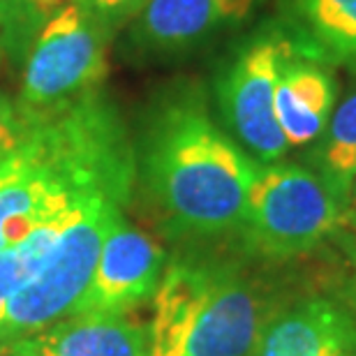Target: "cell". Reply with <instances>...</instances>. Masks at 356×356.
I'll return each instance as SVG.
<instances>
[{"instance_id":"8992f818","label":"cell","mask_w":356,"mask_h":356,"mask_svg":"<svg viewBox=\"0 0 356 356\" xmlns=\"http://www.w3.org/2000/svg\"><path fill=\"white\" fill-rule=\"evenodd\" d=\"M291 42L282 26L250 35L220 70L216 97L227 134L259 162L273 165L289 151L275 120V83Z\"/></svg>"},{"instance_id":"ba28073f","label":"cell","mask_w":356,"mask_h":356,"mask_svg":"<svg viewBox=\"0 0 356 356\" xmlns=\"http://www.w3.org/2000/svg\"><path fill=\"white\" fill-rule=\"evenodd\" d=\"M167 268V254L125 216L106 234L95 273L76 312L125 315L151 301Z\"/></svg>"},{"instance_id":"7a4b0ae2","label":"cell","mask_w":356,"mask_h":356,"mask_svg":"<svg viewBox=\"0 0 356 356\" xmlns=\"http://www.w3.org/2000/svg\"><path fill=\"white\" fill-rule=\"evenodd\" d=\"M277 301L238 261L178 254L153 296L148 356H254Z\"/></svg>"},{"instance_id":"30bf717a","label":"cell","mask_w":356,"mask_h":356,"mask_svg":"<svg viewBox=\"0 0 356 356\" xmlns=\"http://www.w3.org/2000/svg\"><path fill=\"white\" fill-rule=\"evenodd\" d=\"M254 356H356V322L326 298L298 301L275 312Z\"/></svg>"},{"instance_id":"9c48e42d","label":"cell","mask_w":356,"mask_h":356,"mask_svg":"<svg viewBox=\"0 0 356 356\" xmlns=\"http://www.w3.org/2000/svg\"><path fill=\"white\" fill-rule=\"evenodd\" d=\"M24 146L0 162V250L21 243L35 229L65 216L81 199Z\"/></svg>"},{"instance_id":"9a60e30c","label":"cell","mask_w":356,"mask_h":356,"mask_svg":"<svg viewBox=\"0 0 356 356\" xmlns=\"http://www.w3.org/2000/svg\"><path fill=\"white\" fill-rule=\"evenodd\" d=\"M70 213L42 225L40 229H35L21 243L7 248V250H0V319H3L7 301L44 264L47 254L54 248L56 236L65 227Z\"/></svg>"},{"instance_id":"e0dca14e","label":"cell","mask_w":356,"mask_h":356,"mask_svg":"<svg viewBox=\"0 0 356 356\" xmlns=\"http://www.w3.org/2000/svg\"><path fill=\"white\" fill-rule=\"evenodd\" d=\"M28 132H31V118L17 99L0 92V162H5L24 144Z\"/></svg>"},{"instance_id":"277c9868","label":"cell","mask_w":356,"mask_h":356,"mask_svg":"<svg viewBox=\"0 0 356 356\" xmlns=\"http://www.w3.org/2000/svg\"><path fill=\"white\" fill-rule=\"evenodd\" d=\"M345 222V206L315 169L273 162L254 176L238 234L250 254L291 259L336 236Z\"/></svg>"},{"instance_id":"52a82bcc","label":"cell","mask_w":356,"mask_h":356,"mask_svg":"<svg viewBox=\"0 0 356 356\" xmlns=\"http://www.w3.org/2000/svg\"><path fill=\"white\" fill-rule=\"evenodd\" d=\"M257 5L259 0H148L130 21L127 54L144 60L188 54L245 24Z\"/></svg>"},{"instance_id":"6da1fadb","label":"cell","mask_w":356,"mask_h":356,"mask_svg":"<svg viewBox=\"0 0 356 356\" xmlns=\"http://www.w3.org/2000/svg\"><path fill=\"white\" fill-rule=\"evenodd\" d=\"M134 160L160 229L178 241L238 232L261 167L213 120L195 83L160 92L146 113Z\"/></svg>"},{"instance_id":"7c38bea8","label":"cell","mask_w":356,"mask_h":356,"mask_svg":"<svg viewBox=\"0 0 356 356\" xmlns=\"http://www.w3.org/2000/svg\"><path fill=\"white\" fill-rule=\"evenodd\" d=\"M282 31L305 58L356 60V0H282Z\"/></svg>"},{"instance_id":"8fae6325","label":"cell","mask_w":356,"mask_h":356,"mask_svg":"<svg viewBox=\"0 0 356 356\" xmlns=\"http://www.w3.org/2000/svg\"><path fill=\"white\" fill-rule=\"evenodd\" d=\"M338 104V81L329 65L291 47L275 83V120L291 146H308L322 137Z\"/></svg>"},{"instance_id":"ac0fdd59","label":"cell","mask_w":356,"mask_h":356,"mask_svg":"<svg viewBox=\"0 0 356 356\" xmlns=\"http://www.w3.org/2000/svg\"><path fill=\"white\" fill-rule=\"evenodd\" d=\"M72 3L109 28L111 33H116L120 26L130 24L144 10L148 0H72Z\"/></svg>"},{"instance_id":"d6986e66","label":"cell","mask_w":356,"mask_h":356,"mask_svg":"<svg viewBox=\"0 0 356 356\" xmlns=\"http://www.w3.org/2000/svg\"><path fill=\"white\" fill-rule=\"evenodd\" d=\"M7 352H10V356H54L40 333L38 336L21 338V340H17V343H12L10 347H7Z\"/></svg>"},{"instance_id":"5b68a950","label":"cell","mask_w":356,"mask_h":356,"mask_svg":"<svg viewBox=\"0 0 356 356\" xmlns=\"http://www.w3.org/2000/svg\"><path fill=\"white\" fill-rule=\"evenodd\" d=\"M111 31L74 3L58 7L24 60L17 97L26 116L54 111L102 88Z\"/></svg>"},{"instance_id":"7402d4cb","label":"cell","mask_w":356,"mask_h":356,"mask_svg":"<svg viewBox=\"0 0 356 356\" xmlns=\"http://www.w3.org/2000/svg\"><path fill=\"white\" fill-rule=\"evenodd\" d=\"M356 220V172H354V181H352V190H350V202H347V220Z\"/></svg>"},{"instance_id":"ffe728a7","label":"cell","mask_w":356,"mask_h":356,"mask_svg":"<svg viewBox=\"0 0 356 356\" xmlns=\"http://www.w3.org/2000/svg\"><path fill=\"white\" fill-rule=\"evenodd\" d=\"M336 238H338L340 248H343L347 264H350V296H352V303L356 305V236L340 229L336 234Z\"/></svg>"},{"instance_id":"5bb4252c","label":"cell","mask_w":356,"mask_h":356,"mask_svg":"<svg viewBox=\"0 0 356 356\" xmlns=\"http://www.w3.org/2000/svg\"><path fill=\"white\" fill-rule=\"evenodd\" d=\"M352 63L356 67V60ZM310 158L315 162V172L324 178V183L347 211L356 172V70L352 74L350 90L336 104L329 125L317 139Z\"/></svg>"},{"instance_id":"4fadbf2b","label":"cell","mask_w":356,"mask_h":356,"mask_svg":"<svg viewBox=\"0 0 356 356\" xmlns=\"http://www.w3.org/2000/svg\"><path fill=\"white\" fill-rule=\"evenodd\" d=\"M40 336L54 356H148V326L127 312H76Z\"/></svg>"},{"instance_id":"44dd1931","label":"cell","mask_w":356,"mask_h":356,"mask_svg":"<svg viewBox=\"0 0 356 356\" xmlns=\"http://www.w3.org/2000/svg\"><path fill=\"white\" fill-rule=\"evenodd\" d=\"M19 3L26 5L28 10H33L38 17H42L44 21L60 7V0H19Z\"/></svg>"},{"instance_id":"3957f363","label":"cell","mask_w":356,"mask_h":356,"mask_svg":"<svg viewBox=\"0 0 356 356\" xmlns=\"http://www.w3.org/2000/svg\"><path fill=\"white\" fill-rule=\"evenodd\" d=\"M125 204L106 195L81 199L54 241L44 264L5 305L0 319V352L63 322L79 308L99 250Z\"/></svg>"},{"instance_id":"2e32d148","label":"cell","mask_w":356,"mask_h":356,"mask_svg":"<svg viewBox=\"0 0 356 356\" xmlns=\"http://www.w3.org/2000/svg\"><path fill=\"white\" fill-rule=\"evenodd\" d=\"M44 19L19 0H0V65L26 60Z\"/></svg>"}]
</instances>
